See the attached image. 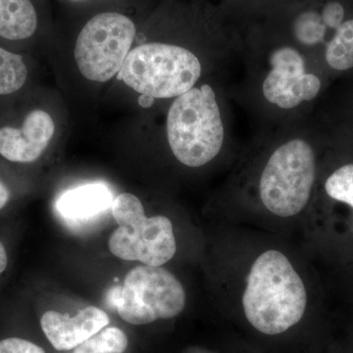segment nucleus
I'll return each instance as SVG.
<instances>
[{"instance_id": "f257e3e1", "label": "nucleus", "mask_w": 353, "mask_h": 353, "mask_svg": "<svg viewBox=\"0 0 353 353\" xmlns=\"http://www.w3.org/2000/svg\"><path fill=\"white\" fill-rule=\"evenodd\" d=\"M307 305L303 281L290 260L278 250H267L255 260L243 296L246 319L257 331L284 333L303 319Z\"/></svg>"}, {"instance_id": "f03ea898", "label": "nucleus", "mask_w": 353, "mask_h": 353, "mask_svg": "<svg viewBox=\"0 0 353 353\" xmlns=\"http://www.w3.org/2000/svg\"><path fill=\"white\" fill-rule=\"evenodd\" d=\"M224 126L214 90L192 88L176 97L167 116V138L174 157L185 166L201 167L217 157Z\"/></svg>"}, {"instance_id": "7ed1b4c3", "label": "nucleus", "mask_w": 353, "mask_h": 353, "mask_svg": "<svg viewBox=\"0 0 353 353\" xmlns=\"http://www.w3.org/2000/svg\"><path fill=\"white\" fill-rule=\"evenodd\" d=\"M199 58L175 44L148 43L130 51L118 79L141 95L172 99L189 92L201 78Z\"/></svg>"}, {"instance_id": "20e7f679", "label": "nucleus", "mask_w": 353, "mask_h": 353, "mask_svg": "<svg viewBox=\"0 0 353 353\" xmlns=\"http://www.w3.org/2000/svg\"><path fill=\"white\" fill-rule=\"evenodd\" d=\"M117 229L108 246L118 259L162 266L173 259L176 250L171 221L165 216L148 218L141 201L132 194H121L111 205Z\"/></svg>"}, {"instance_id": "39448f33", "label": "nucleus", "mask_w": 353, "mask_h": 353, "mask_svg": "<svg viewBox=\"0 0 353 353\" xmlns=\"http://www.w3.org/2000/svg\"><path fill=\"white\" fill-rule=\"evenodd\" d=\"M316 178L315 153L303 139L281 145L265 166L259 192L265 208L279 217L299 214L310 199Z\"/></svg>"}, {"instance_id": "423d86ee", "label": "nucleus", "mask_w": 353, "mask_h": 353, "mask_svg": "<svg viewBox=\"0 0 353 353\" xmlns=\"http://www.w3.org/2000/svg\"><path fill=\"white\" fill-rule=\"evenodd\" d=\"M111 299L124 321L145 325L181 314L185 292L171 272L143 264L127 274L124 285L115 288Z\"/></svg>"}, {"instance_id": "0eeeda50", "label": "nucleus", "mask_w": 353, "mask_h": 353, "mask_svg": "<svg viewBox=\"0 0 353 353\" xmlns=\"http://www.w3.org/2000/svg\"><path fill=\"white\" fill-rule=\"evenodd\" d=\"M137 28L120 12L97 14L85 23L77 38L74 57L81 74L92 82L105 83L124 65Z\"/></svg>"}, {"instance_id": "6e6552de", "label": "nucleus", "mask_w": 353, "mask_h": 353, "mask_svg": "<svg viewBox=\"0 0 353 353\" xmlns=\"http://www.w3.org/2000/svg\"><path fill=\"white\" fill-rule=\"evenodd\" d=\"M272 70L263 83L265 99L283 109H292L314 99L321 81L305 73L303 58L294 48H281L272 53Z\"/></svg>"}, {"instance_id": "1a4fd4ad", "label": "nucleus", "mask_w": 353, "mask_h": 353, "mask_svg": "<svg viewBox=\"0 0 353 353\" xmlns=\"http://www.w3.org/2000/svg\"><path fill=\"white\" fill-rule=\"evenodd\" d=\"M55 132L50 114L34 109L21 127L0 128V155L14 163H31L43 154Z\"/></svg>"}, {"instance_id": "9d476101", "label": "nucleus", "mask_w": 353, "mask_h": 353, "mask_svg": "<svg viewBox=\"0 0 353 353\" xmlns=\"http://www.w3.org/2000/svg\"><path fill=\"white\" fill-rule=\"evenodd\" d=\"M110 318L95 306L79 311L76 316L48 311L41 319V326L46 338L57 350H74L83 341L106 328Z\"/></svg>"}, {"instance_id": "9b49d317", "label": "nucleus", "mask_w": 353, "mask_h": 353, "mask_svg": "<svg viewBox=\"0 0 353 353\" xmlns=\"http://www.w3.org/2000/svg\"><path fill=\"white\" fill-rule=\"evenodd\" d=\"M113 201L108 187L92 183L65 192L57 202V208L69 219H87L111 208Z\"/></svg>"}, {"instance_id": "f8f14e48", "label": "nucleus", "mask_w": 353, "mask_h": 353, "mask_svg": "<svg viewBox=\"0 0 353 353\" xmlns=\"http://www.w3.org/2000/svg\"><path fill=\"white\" fill-rule=\"evenodd\" d=\"M38 27L39 15L32 0H0V38L26 41Z\"/></svg>"}, {"instance_id": "ddd939ff", "label": "nucleus", "mask_w": 353, "mask_h": 353, "mask_svg": "<svg viewBox=\"0 0 353 353\" xmlns=\"http://www.w3.org/2000/svg\"><path fill=\"white\" fill-rule=\"evenodd\" d=\"M29 70L24 58L0 46V95L19 92L27 83Z\"/></svg>"}, {"instance_id": "4468645a", "label": "nucleus", "mask_w": 353, "mask_h": 353, "mask_svg": "<svg viewBox=\"0 0 353 353\" xmlns=\"http://www.w3.org/2000/svg\"><path fill=\"white\" fill-rule=\"evenodd\" d=\"M327 63L339 71L353 68V19L345 21L336 29L326 48Z\"/></svg>"}, {"instance_id": "2eb2a0df", "label": "nucleus", "mask_w": 353, "mask_h": 353, "mask_svg": "<svg viewBox=\"0 0 353 353\" xmlns=\"http://www.w3.org/2000/svg\"><path fill=\"white\" fill-rule=\"evenodd\" d=\"M126 334L116 327L104 328L74 348L73 353H123L127 350Z\"/></svg>"}, {"instance_id": "dca6fc26", "label": "nucleus", "mask_w": 353, "mask_h": 353, "mask_svg": "<svg viewBox=\"0 0 353 353\" xmlns=\"http://www.w3.org/2000/svg\"><path fill=\"white\" fill-rule=\"evenodd\" d=\"M324 189L329 199L345 204L352 209L353 213V163L341 165L336 169L327 178Z\"/></svg>"}, {"instance_id": "f3484780", "label": "nucleus", "mask_w": 353, "mask_h": 353, "mask_svg": "<svg viewBox=\"0 0 353 353\" xmlns=\"http://www.w3.org/2000/svg\"><path fill=\"white\" fill-rule=\"evenodd\" d=\"M326 25L322 16L312 11L304 12L299 16L294 23V34L299 43L305 46H314L324 39Z\"/></svg>"}, {"instance_id": "a211bd4d", "label": "nucleus", "mask_w": 353, "mask_h": 353, "mask_svg": "<svg viewBox=\"0 0 353 353\" xmlns=\"http://www.w3.org/2000/svg\"><path fill=\"white\" fill-rule=\"evenodd\" d=\"M0 353H46L32 341L20 338H8L0 341Z\"/></svg>"}, {"instance_id": "6ab92c4d", "label": "nucleus", "mask_w": 353, "mask_h": 353, "mask_svg": "<svg viewBox=\"0 0 353 353\" xmlns=\"http://www.w3.org/2000/svg\"><path fill=\"white\" fill-rule=\"evenodd\" d=\"M343 17H345V9L338 2H330L323 9V22L332 29H338L343 23Z\"/></svg>"}, {"instance_id": "aec40b11", "label": "nucleus", "mask_w": 353, "mask_h": 353, "mask_svg": "<svg viewBox=\"0 0 353 353\" xmlns=\"http://www.w3.org/2000/svg\"><path fill=\"white\" fill-rule=\"evenodd\" d=\"M9 199H10V192L6 183L0 180V210L8 203Z\"/></svg>"}, {"instance_id": "412c9836", "label": "nucleus", "mask_w": 353, "mask_h": 353, "mask_svg": "<svg viewBox=\"0 0 353 353\" xmlns=\"http://www.w3.org/2000/svg\"><path fill=\"white\" fill-rule=\"evenodd\" d=\"M7 262H8V259H7L6 248H4V245L0 243V274L6 270Z\"/></svg>"}, {"instance_id": "4be33fe9", "label": "nucleus", "mask_w": 353, "mask_h": 353, "mask_svg": "<svg viewBox=\"0 0 353 353\" xmlns=\"http://www.w3.org/2000/svg\"><path fill=\"white\" fill-rule=\"evenodd\" d=\"M153 101H154V99H152V97L141 95V99H139V103L143 108H150L152 105Z\"/></svg>"}, {"instance_id": "5701e85b", "label": "nucleus", "mask_w": 353, "mask_h": 353, "mask_svg": "<svg viewBox=\"0 0 353 353\" xmlns=\"http://www.w3.org/2000/svg\"><path fill=\"white\" fill-rule=\"evenodd\" d=\"M70 1L79 2V1H83V0H70Z\"/></svg>"}]
</instances>
